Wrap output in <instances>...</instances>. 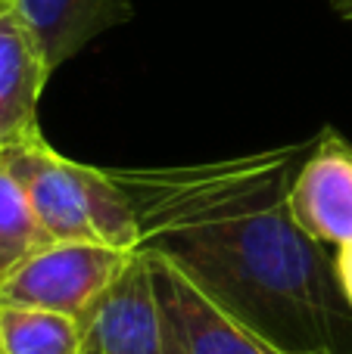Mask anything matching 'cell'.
Returning a JSON list of instances; mask_svg holds the SVG:
<instances>
[{
	"instance_id": "cell-8",
	"label": "cell",
	"mask_w": 352,
	"mask_h": 354,
	"mask_svg": "<svg viewBox=\"0 0 352 354\" xmlns=\"http://www.w3.org/2000/svg\"><path fill=\"white\" fill-rule=\"evenodd\" d=\"M16 10L41 44L50 72L81 53L106 28L131 19L128 0H16Z\"/></svg>"
},
{
	"instance_id": "cell-5",
	"label": "cell",
	"mask_w": 352,
	"mask_h": 354,
	"mask_svg": "<svg viewBox=\"0 0 352 354\" xmlns=\"http://www.w3.org/2000/svg\"><path fill=\"white\" fill-rule=\"evenodd\" d=\"M0 162L16 177L35 218L53 243H97L75 180V162L56 153L44 134L3 149Z\"/></svg>"
},
{
	"instance_id": "cell-10",
	"label": "cell",
	"mask_w": 352,
	"mask_h": 354,
	"mask_svg": "<svg viewBox=\"0 0 352 354\" xmlns=\"http://www.w3.org/2000/svg\"><path fill=\"white\" fill-rule=\"evenodd\" d=\"M85 336L69 314L0 305V354H85Z\"/></svg>"
},
{
	"instance_id": "cell-14",
	"label": "cell",
	"mask_w": 352,
	"mask_h": 354,
	"mask_svg": "<svg viewBox=\"0 0 352 354\" xmlns=\"http://www.w3.org/2000/svg\"><path fill=\"white\" fill-rule=\"evenodd\" d=\"M0 6H16V0H0Z\"/></svg>"
},
{
	"instance_id": "cell-6",
	"label": "cell",
	"mask_w": 352,
	"mask_h": 354,
	"mask_svg": "<svg viewBox=\"0 0 352 354\" xmlns=\"http://www.w3.org/2000/svg\"><path fill=\"white\" fill-rule=\"evenodd\" d=\"M85 354H162L159 305L143 252L85 320Z\"/></svg>"
},
{
	"instance_id": "cell-2",
	"label": "cell",
	"mask_w": 352,
	"mask_h": 354,
	"mask_svg": "<svg viewBox=\"0 0 352 354\" xmlns=\"http://www.w3.org/2000/svg\"><path fill=\"white\" fill-rule=\"evenodd\" d=\"M134 255L103 243H50L0 286V305L41 308L85 324Z\"/></svg>"
},
{
	"instance_id": "cell-11",
	"label": "cell",
	"mask_w": 352,
	"mask_h": 354,
	"mask_svg": "<svg viewBox=\"0 0 352 354\" xmlns=\"http://www.w3.org/2000/svg\"><path fill=\"white\" fill-rule=\"evenodd\" d=\"M53 239L35 218L16 177L0 162V286Z\"/></svg>"
},
{
	"instance_id": "cell-9",
	"label": "cell",
	"mask_w": 352,
	"mask_h": 354,
	"mask_svg": "<svg viewBox=\"0 0 352 354\" xmlns=\"http://www.w3.org/2000/svg\"><path fill=\"white\" fill-rule=\"evenodd\" d=\"M75 180H78L87 224H91L97 243L118 252L141 249V227H137L134 205H131L125 187L116 180V174L106 168L75 162Z\"/></svg>"
},
{
	"instance_id": "cell-1",
	"label": "cell",
	"mask_w": 352,
	"mask_h": 354,
	"mask_svg": "<svg viewBox=\"0 0 352 354\" xmlns=\"http://www.w3.org/2000/svg\"><path fill=\"white\" fill-rule=\"evenodd\" d=\"M309 147L112 174L134 205L137 252L168 258L278 354H352V305L337 261L287 205Z\"/></svg>"
},
{
	"instance_id": "cell-7",
	"label": "cell",
	"mask_w": 352,
	"mask_h": 354,
	"mask_svg": "<svg viewBox=\"0 0 352 354\" xmlns=\"http://www.w3.org/2000/svg\"><path fill=\"white\" fill-rule=\"evenodd\" d=\"M41 44L16 6H0V153L41 134L37 103L50 78Z\"/></svg>"
},
{
	"instance_id": "cell-4",
	"label": "cell",
	"mask_w": 352,
	"mask_h": 354,
	"mask_svg": "<svg viewBox=\"0 0 352 354\" xmlns=\"http://www.w3.org/2000/svg\"><path fill=\"white\" fill-rule=\"evenodd\" d=\"M290 214L315 243H352V147L324 128L297 168L287 193Z\"/></svg>"
},
{
	"instance_id": "cell-12",
	"label": "cell",
	"mask_w": 352,
	"mask_h": 354,
	"mask_svg": "<svg viewBox=\"0 0 352 354\" xmlns=\"http://www.w3.org/2000/svg\"><path fill=\"white\" fill-rule=\"evenodd\" d=\"M334 261H337V277H340V286H343V292H346V299L352 305V243L343 245L340 255H337Z\"/></svg>"
},
{
	"instance_id": "cell-13",
	"label": "cell",
	"mask_w": 352,
	"mask_h": 354,
	"mask_svg": "<svg viewBox=\"0 0 352 354\" xmlns=\"http://www.w3.org/2000/svg\"><path fill=\"white\" fill-rule=\"evenodd\" d=\"M331 6H334V10L340 12L346 22H352V0H331Z\"/></svg>"
},
{
	"instance_id": "cell-3",
	"label": "cell",
	"mask_w": 352,
	"mask_h": 354,
	"mask_svg": "<svg viewBox=\"0 0 352 354\" xmlns=\"http://www.w3.org/2000/svg\"><path fill=\"white\" fill-rule=\"evenodd\" d=\"M159 305L162 354H278L265 339L215 305L181 268L143 252Z\"/></svg>"
}]
</instances>
